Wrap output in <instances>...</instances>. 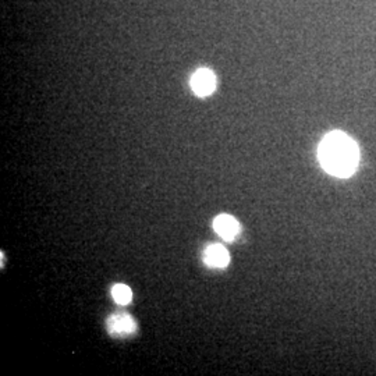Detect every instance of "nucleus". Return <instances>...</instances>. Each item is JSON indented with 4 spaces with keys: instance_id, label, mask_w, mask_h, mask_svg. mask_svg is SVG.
Returning a JSON list of instances; mask_svg holds the SVG:
<instances>
[{
    "instance_id": "3",
    "label": "nucleus",
    "mask_w": 376,
    "mask_h": 376,
    "mask_svg": "<svg viewBox=\"0 0 376 376\" xmlns=\"http://www.w3.org/2000/svg\"><path fill=\"white\" fill-rule=\"evenodd\" d=\"M108 332L112 336H130L137 331L134 319L127 314H114L106 324Z\"/></svg>"
},
{
    "instance_id": "2",
    "label": "nucleus",
    "mask_w": 376,
    "mask_h": 376,
    "mask_svg": "<svg viewBox=\"0 0 376 376\" xmlns=\"http://www.w3.org/2000/svg\"><path fill=\"white\" fill-rule=\"evenodd\" d=\"M191 89L198 96H208L216 88V77L208 69H199L191 77Z\"/></svg>"
},
{
    "instance_id": "6",
    "label": "nucleus",
    "mask_w": 376,
    "mask_h": 376,
    "mask_svg": "<svg viewBox=\"0 0 376 376\" xmlns=\"http://www.w3.org/2000/svg\"><path fill=\"white\" fill-rule=\"evenodd\" d=\"M113 300L121 305L130 304L133 300V293L130 290V287L124 286V284H116L113 286L112 289Z\"/></svg>"
},
{
    "instance_id": "4",
    "label": "nucleus",
    "mask_w": 376,
    "mask_h": 376,
    "mask_svg": "<svg viewBox=\"0 0 376 376\" xmlns=\"http://www.w3.org/2000/svg\"><path fill=\"white\" fill-rule=\"evenodd\" d=\"M214 227H215V231L226 241L234 240L240 233L238 222L228 215L218 216L214 222Z\"/></svg>"
},
{
    "instance_id": "1",
    "label": "nucleus",
    "mask_w": 376,
    "mask_h": 376,
    "mask_svg": "<svg viewBox=\"0 0 376 376\" xmlns=\"http://www.w3.org/2000/svg\"><path fill=\"white\" fill-rule=\"evenodd\" d=\"M321 166L335 177H350L355 173L360 150L357 144L344 133H329L321 143L318 150Z\"/></svg>"
},
{
    "instance_id": "5",
    "label": "nucleus",
    "mask_w": 376,
    "mask_h": 376,
    "mask_svg": "<svg viewBox=\"0 0 376 376\" xmlns=\"http://www.w3.org/2000/svg\"><path fill=\"white\" fill-rule=\"evenodd\" d=\"M204 261L211 267H225L230 262V255L223 245L214 244L206 248L204 254Z\"/></svg>"
}]
</instances>
